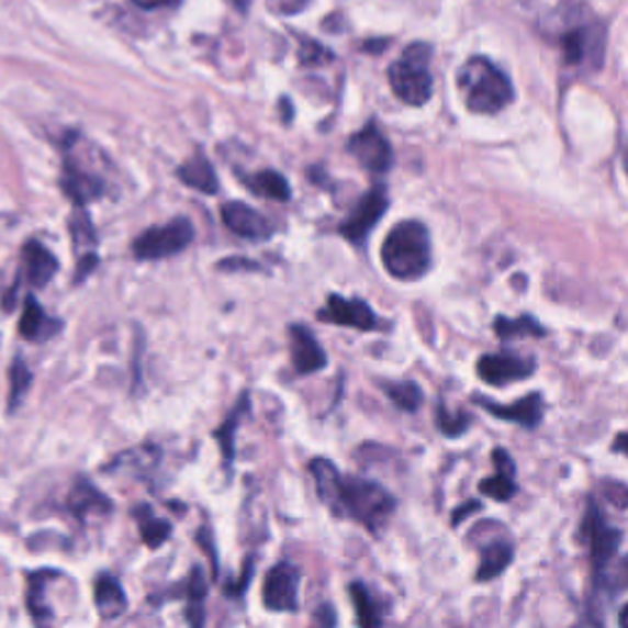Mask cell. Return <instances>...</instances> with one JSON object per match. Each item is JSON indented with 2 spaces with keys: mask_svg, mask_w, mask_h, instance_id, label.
<instances>
[{
  "mask_svg": "<svg viewBox=\"0 0 628 628\" xmlns=\"http://www.w3.org/2000/svg\"><path fill=\"white\" fill-rule=\"evenodd\" d=\"M302 49H300V59L302 65H324V61H332V52L327 47H322L319 42H312L302 37Z\"/></svg>",
  "mask_w": 628,
  "mask_h": 628,
  "instance_id": "34",
  "label": "cell"
},
{
  "mask_svg": "<svg viewBox=\"0 0 628 628\" xmlns=\"http://www.w3.org/2000/svg\"><path fill=\"white\" fill-rule=\"evenodd\" d=\"M474 403L484 407L486 413L498 417V420L516 423L520 427H526V430L538 427L542 423V415H546V401H542L540 393H530L513 405H498L494 401H486L484 395H474Z\"/></svg>",
  "mask_w": 628,
  "mask_h": 628,
  "instance_id": "14",
  "label": "cell"
},
{
  "mask_svg": "<svg viewBox=\"0 0 628 628\" xmlns=\"http://www.w3.org/2000/svg\"><path fill=\"white\" fill-rule=\"evenodd\" d=\"M135 518H138V526H141V538L143 542L148 548L157 550V548H162L167 540H170L172 536V526L167 523L165 518H157L150 513V508H135Z\"/></svg>",
  "mask_w": 628,
  "mask_h": 628,
  "instance_id": "26",
  "label": "cell"
},
{
  "mask_svg": "<svg viewBox=\"0 0 628 628\" xmlns=\"http://www.w3.org/2000/svg\"><path fill=\"white\" fill-rule=\"evenodd\" d=\"M69 506L79 518H87L91 513H109L111 501L101 494L97 486H91L87 479H79L75 491L69 496Z\"/></svg>",
  "mask_w": 628,
  "mask_h": 628,
  "instance_id": "24",
  "label": "cell"
},
{
  "mask_svg": "<svg viewBox=\"0 0 628 628\" xmlns=\"http://www.w3.org/2000/svg\"><path fill=\"white\" fill-rule=\"evenodd\" d=\"M560 47L568 67H599L604 55V27L599 23L568 27L562 33Z\"/></svg>",
  "mask_w": 628,
  "mask_h": 628,
  "instance_id": "8",
  "label": "cell"
},
{
  "mask_svg": "<svg viewBox=\"0 0 628 628\" xmlns=\"http://www.w3.org/2000/svg\"><path fill=\"white\" fill-rule=\"evenodd\" d=\"M433 47L427 42H415L405 47L401 59H395L389 67V81L397 99L407 106H425L433 99Z\"/></svg>",
  "mask_w": 628,
  "mask_h": 628,
  "instance_id": "4",
  "label": "cell"
},
{
  "mask_svg": "<svg viewBox=\"0 0 628 628\" xmlns=\"http://www.w3.org/2000/svg\"><path fill=\"white\" fill-rule=\"evenodd\" d=\"M317 628H319V626H317Z\"/></svg>",
  "mask_w": 628,
  "mask_h": 628,
  "instance_id": "40",
  "label": "cell"
},
{
  "mask_svg": "<svg viewBox=\"0 0 628 628\" xmlns=\"http://www.w3.org/2000/svg\"><path fill=\"white\" fill-rule=\"evenodd\" d=\"M59 329H61V324L57 319H52L49 314L37 305L35 298H30L25 302L23 319H20V334H23V339L47 341L49 337H55Z\"/></svg>",
  "mask_w": 628,
  "mask_h": 628,
  "instance_id": "19",
  "label": "cell"
},
{
  "mask_svg": "<svg viewBox=\"0 0 628 628\" xmlns=\"http://www.w3.org/2000/svg\"><path fill=\"white\" fill-rule=\"evenodd\" d=\"M479 491H481V494H484V496L494 498V501H501V504H504V501H511L513 496L518 494V486H516V479H508V476L496 474V476H489V479L481 481Z\"/></svg>",
  "mask_w": 628,
  "mask_h": 628,
  "instance_id": "32",
  "label": "cell"
},
{
  "mask_svg": "<svg viewBox=\"0 0 628 628\" xmlns=\"http://www.w3.org/2000/svg\"><path fill=\"white\" fill-rule=\"evenodd\" d=\"M459 93L471 113H498L513 101V83L486 57H471L459 69Z\"/></svg>",
  "mask_w": 628,
  "mask_h": 628,
  "instance_id": "3",
  "label": "cell"
},
{
  "mask_svg": "<svg viewBox=\"0 0 628 628\" xmlns=\"http://www.w3.org/2000/svg\"><path fill=\"white\" fill-rule=\"evenodd\" d=\"M624 439H626L624 433H621L619 437H616V445H614V452H616V455H624Z\"/></svg>",
  "mask_w": 628,
  "mask_h": 628,
  "instance_id": "39",
  "label": "cell"
},
{
  "mask_svg": "<svg viewBox=\"0 0 628 628\" xmlns=\"http://www.w3.org/2000/svg\"><path fill=\"white\" fill-rule=\"evenodd\" d=\"M133 3L143 10H160V8H172L180 3V0H133Z\"/></svg>",
  "mask_w": 628,
  "mask_h": 628,
  "instance_id": "37",
  "label": "cell"
},
{
  "mask_svg": "<svg viewBox=\"0 0 628 628\" xmlns=\"http://www.w3.org/2000/svg\"><path fill=\"white\" fill-rule=\"evenodd\" d=\"M310 474L319 501L334 516L351 518L369 532H381L395 511V498L379 481L366 476H341L337 464L317 457L310 462Z\"/></svg>",
  "mask_w": 628,
  "mask_h": 628,
  "instance_id": "1",
  "label": "cell"
},
{
  "mask_svg": "<svg viewBox=\"0 0 628 628\" xmlns=\"http://www.w3.org/2000/svg\"><path fill=\"white\" fill-rule=\"evenodd\" d=\"M626 614H628V606H626V604H621V606H619V628H628V624H626Z\"/></svg>",
  "mask_w": 628,
  "mask_h": 628,
  "instance_id": "38",
  "label": "cell"
},
{
  "mask_svg": "<svg viewBox=\"0 0 628 628\" xmlns=\"http://www.w3.org/2000/svg\"><path fill=\"white\" fill-rule=\"evenodd\" d=\"M494 329L501 339H516V337H542L546 329L540 327L536 319L530 317H518V319H506V317H498Z\"/></svg>",
  "mask_w": 628,
  "mask_h": 628,
  "instance_id": "29",
  "label": "cell"
},
{
  "mask_svg": "<svg viewBox=\"0 0 628 628\" xmlns=\"http://www.w3.org/2000/svg\"><path fill=\"white\" fill-rule=\"evenodd\" d=\"M476 373L484 383L496 385V389H504V385L508 383L523 381L536 373V361L520 359V356H513V354H486L479 359Z\"/></svg>",
  "mask_w": 628,
  "mask_h": 628,
  "instance_id": "11",
  "label": "cell"
},
{
  "mask_svg": "<svg viewBox=\"0 0 628 628\" xmlns=\"http://www.w3.org/2000/svg\"><path fill=\"white\" fill-rule=\"evenodd\" d=\"M319 319L339 324V327L361 329V332L383 329V322L379 319V314L366 305L363 300H347L341 295L327 298V307L319 312Z\"/></svg>",
  "mask_w": 628,
  "mask_h": 628,
  "instance_id": "12",
  "label": "cell"
},
{
  "mask_svg": "<svg viewBox=\"0 0 628 628\" xmlns=\"http://www.w3.org/2000/svg\"><path fill=\"white\" fill-rule=\"evenodd\" d=\"M385 395L391 397V401L401 407L405 413H415L420 411V405L425 401L423 389L413 381H403V383H381Z\"/></svg>",
  "mask_w": 628,
  "mask_h": 628,
  "instance_id": "28",
  "label": "cell"
},
{
  "mask_svg": "<svg viewBox=\"0 0 628 628\" xmlns=\"http://www.w3.org/2000/svg\"><path fill=\"white\" fill-rule=\"evenodd\" d=\"M91 145L83 143L79 135H71V143L65 148V172H61V187L77 206H87L106 194V180L93 170L89 162Z\"/></svg>",
  "mask_w": 628,
  "mask_h": 628,
  "instance_id": "5",
  "label": "cell"
},
{
  "mask_svg": "<svg viewBox=\"0 0 628 628\" xmlns=\"http://www.w3.org/2000/svg\"><path fill=\"white\" fill-rule=\"evenodd\" d=\"M209 594V582L202 568H192L190 580H187L184 590V602H187V621L192 628H204V602Z\"/></svg>",
  "mask_w": 628,
  "mask_h": 628,
  "instance_id": "22",
  "label": "cell"
},
{
  "mask_svg": "<svg viewBox=\"0 0 628 628\" xmlns=\"http://www.w3.org/2000/svg\"><path fill=\"white\" fill-rule=\"evenodd\" d=\"M469 415L467 413H449L447 407L439 403L437 405V427L447 437H462L469 427Z\"/></svg>",
  "mask_w": 628,
  "mask_h": 628,
  "instance_id": "33",
  "label": "cell"
},
{
  "mask_svg": "<svg viewBox=\"0 0 628 628\" xmlns=\"http://www.w3.org/2000/svg\"><path fill=\"white\" fill-rule=\"evenodd\" d=\"M222 218L228 226V232H234L240 238L266 240L273 236V224H270L263 214L256 212V209H250L248 204H240V202L224 204Z\"/></svg>",
  "mask_w": 628,
  "mask_h": 628,
  "instance_id": "16",
  "label": "cell"
},
{
  "mask_svg": "<svg viewBox=\"0 0 628 628\" xmlns=\"http://www.w3.org/2000/svg\"><path fill=\"white\" fill-rule=\"evenodd\" d=\"M30 383H33V373H30L23 359H15V363L10 366V407L13 411L30 391Z\"/></svg>",
  "mask_w": 628,
  "mask_h": 628,
  "instance_id": "31",
  "label": "cell"
},
{
  "mask_svg": "<svg viewBox=\"0 0 628 628\" xmlns=\"http://www.w3.org/2000/svg\"><path fill=\"white\" fill-rule=\"evenodd\" d=\"M385 209H389V194H385L383 187H373V190L366 194L359 206L354 209L351 216L339 226V234L349 240L354 246H363L366 236L371 234V228L381 222Z\"/></svg>",
  "mask_w": 628,
  "mask_h": 628,
  "instance_id": "10",
  "label": "cell"
},
{
  "mask_svg": "<svg viewBox=\"0 0 628 628\" xmlns=\"http://www.w3.org/2000/svg\"><path fill=\"white\" fill-rule=\"evenodd\" d=\"M476 511H481L479 501H467V504H462L452 513V526H462V520L467 516H471V513H476Z\"/></svg>",
  "mask_w": 628,
  "mask_h": 628,
  "instance_id": "36",
  "label": "cell"
},
{
  "mask_svg": "<svg viewBox=\"0 0 628 628\" xmlns=\"http://www.w3.org/2000/svg\"><path fill=\"white\" fill-rule=\"evenodd\" d=\"M177 175H180V180L187 187H192V190H199V192H204V194H216L218 192V177L214 172L212 162H209L202 153H194L190 160H187L180 167V172H177Z\"/></svg>",
  "mask_w": 628,
  "mask_h": 628,
  "instance_id": "20",
  "label": "cell"
},
{
  "mask_svg": "<svg viewBox=\"0 0 628 628\" xmlns=\"http://www.w3.org/2000/svg\"><path fill=\"white\" fill-rule=\"evenodd\" d=\"M263 604L268 612H298L300 606V568L278 562L263 582Z\"/></svg>",
  "mask_w": 628,
  "mask_h": 628,
  "instance_id": "9",
  "label": "cell"
},
{
  "mask_svg": "<svg viewBox=\"0 0 628 628\" xmlns=\"http://www.w3.org/2000/svg\"><path fill=\"white\" fill-rule=\"evenodd\" d=\"M244 182H246L248 190L258 197L276 199V202H288L290 199V184H288L285 177L276 170H263V172L244 177Z\"/></svg>",
  "mask_w": 628,
  "mask_h": 628,
  "instance_id": "25",
  "label": "cell"
},
{
  "mask_svg": "<svg viewBox=\"0 0 628 628\" xmlns=\"http://www.w3.org/2000/svg\"><path fill=\"white\" fill-rule=\"evenodd\" d=\"M248 411V395L240 397V403L234 407L232 415H228V420L216 427L214 430V439H218V445H222V452H224V467L228 469L234 464V457H236V445H234V437L238 430V423L244 420V415Z\"/></svg>",
  "mask_w": 628,
  "mask_h": 628,
  "instance_id": "27",
  "label": "cell"
},
{
  "mask_svg": "<svg viewBox=\"0 0 628 628\" xmlns=\"http://www.w3.org/2000/svg\"><path fill=\"white\" fill-rule=\"evenodd\" d=\"M513 542L508 540H496L481 550V562H479V570H476V582H489V580H496L498 574H504L508 564L513 562Z\"/></svg>",
  "mask_w": 628,
  "mask_h": 628,
  "instance_id": "21",
  "label": "cell"
},
{
  "mask_svg": "<svg viewBox=\"0 0 628 628\" xmlns=\"http://www.w3.org/2000/svg\"><path fill=\"white\" fill-rule=\"evenodd\" d=\"M194 240V226L190 218H172L165 226H153L133 240V256L141 260H162L182 254Z\"/></svg>",
  "mask_w": 628,
  "mask_h": 628,
  "instance_id": "6",
  "label": "cell"
},
{
  "mask_svg": "<svg viewBox=\"0 0 628 628\" xmlns=\"http://www.w3.org/2000/svg\"><path fill=\"white\" fill-rule=\"evenodd\" d=\"M582 530H584V538H587V546H590L594 574L596 577H602L606 564H612V560L621 550L624 532L606 523L599 506L594 504V498H590V504H587V516H584Z\"/></svg>",
  "mask_w": 628,
  "mask_h": 628,
  "instance_id": "7",
  "label": "cell"
},
{
  "mask_svg": "<svg viewBox=\"0 0 628 628\" xmlns=\"http://www.w3.org/2000/svg\"><path fill=\"white\" fill-rule=\"evenodd\" d=\"M290 354L292 366L300 375L317 373L327 369V354L319 347V341L314 339V334L302 327V324H290Z\"/></svg>",
  "mask_w": 628,
  "mask_h": 628,
  "instance_id": "15",
  "label": "cell"
},
{
  "mask_svg": "<svg viewBox=\"0 0 628 628\" xmlns=\"http://www.w3.org/2000/svg\"><path fill=\"white\" fill-rule=\"evenodd\" d=\"M93 602L103 619H119L128 609V596H125L121 582L113 574H99L93 584Z\"/></svg>",
  "mask_w": 628,
  "mask_h": 628,
  "instance_id": "18",
  "label": "cell"
},
{
  "mask_svg": "<svg viewBox=\"0 0 628 628\" xmlns=\"http://www.w3.org/2000/svg\"><path fill=\"white\" fill-rule=\"evenodd\" d=\"M381 260L395 280H420L433 266L430 234L420 222H401L385 236Z\"/></svg>",
  "mask_w": 628,
  "mask_h": 628,
  "instance_id": "2",
  "label": "cell"
},
{
  "mask_svg": "<svg viewBox=\"0 0 628 628\" xmlns=\"http://www.w3.org/2000/svg\"><path fill=\"white\" fill-rule=\"evenodd\" d=\"M349 596L356 609V624H359V628H383L381 606L375 604L373 594L366 590L363 582H351Z\"/></svg>",
  "mask_w": 628,
  "mask_h": 628,
  "instance_id": "23",
  "label": "cell"
},
{
  "mask_svg": "<svg viewBox=\"0 0 628 628\" xmlns=\"http://www.w3.org/2000/svg\"><path fill=\"white\" fill-rule=\"evenodd\" d=\"M55 574H57V572H35V574H30L27 606H30V612H33V616L37 619L40 626L49 619V609H47L45 599H42V594H45V582H47L49 577H55Z\"/></svg>",
  "mask_w": 628,
  "mask_h": 628,
  "instance_id": "30",
  "label": "cell"
},
{
  "mask_svg": "<svg viewBox=\"0 0 628 628\" xmlns=\"http://www.w3.org/2000/svg\"><path fill=\"white\" fill-rule=\"evenodd\" d=\"M57 258L37 240H27L23 248V276L33 288H45L57 276Z\"/></svg>",
  "mask_w": 628,
  "mask_h": 628,
  "instance_id": "17",
  "label": "cell"
},
{
  "mask_svg": "<svg viewBox=\"0 0 628 628\" xmlns=\"http://www.w3.org/2000/svg\"><path fill=\"white\" fill-rule=\"evenodd\" d=\"M494 467L501 476L516 479V462H513V457L506 452L504 447L494 449Z\"/></svg>",
  "mask_w": 628,
  "mask_h": 628,
  "instance_id": "35",
  "label": "cell"
},
{
  "mask_svg": "<svg viewBox=\"0 0 628 628\" xmlns=\"http://www.w3.org/2000/svg\"><path fill=\"white\" fill-rule=\"evenodd\" d=\"M347 148L356 157V162L369 172H385L393 165L391 143L375 125H366L361 133H356Z\"/></svg>",
  "mask_w": 628,
  "mask_h": 628,
  "instance_id": "13",
  "label": "cell"
}]
</instances>
